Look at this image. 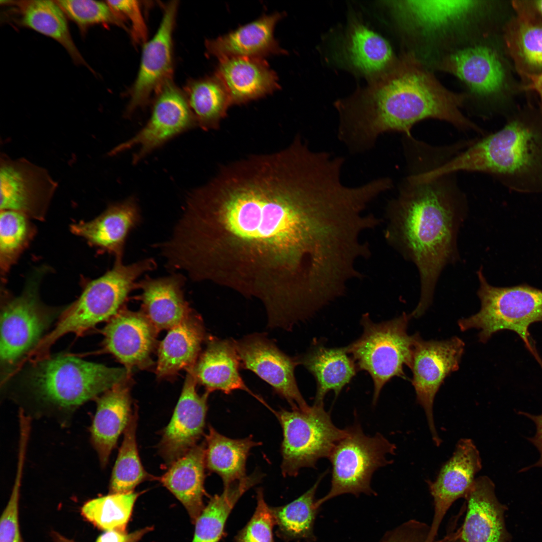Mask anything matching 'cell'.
Listing matches in <instances>:
<instances>
[{
    "instance_id": "obj_1",
    "label": "cell",
    "mask_w": 542,
    "mask_h": 542,
    "mask_svg": "<svg viewBox=\"0 0 542 542\" xmlns=\"http://www.w3.org/2000/svg\"><path fill=\"white\" fill-rule=\"evenodd\" d=\"M355 227L335 169L290 145L223 166L190 192L174 246L193 281L257 298L268 317L281 319L318 305L336 286Z\"/></svg>"
},
{
    "instance_id": "obj_2",
    "label": "cell",
    "mask_w": 542,
    "mask_h": 542,
    "mask_svg": "<svg viewBox=\"0 0 542 542\" xmlns=\"http://www.w3.org/2000/svg\"><path fill=\"white\" fill-rule=\"evenodd\" d=\"M464 99L408 55L382 72L363 92L342 101L339 134L350 150L359 153L373 148L384 133L398 132L411 137L414 125L428 118L478 131L461 110Z\"/></svg>"
},
{
    "instance_id": "obj_3",
    "label": "cell",
    "mask_w": 542,
    "mask_h": 542,
    "mask_svg": "<svg viewBox=\"0 0 542 542\" xmlns=\"http://www.w3.org/2000/svg\"><path fill=\"white\" fill-rule=\"evenodd\" d=\"M449 175L413 173L387 205L385 238L420 273V300L412 312L416 318L431 304L443 269L458 257L457 237L466 204Z\"/></svg>"
},
{
    "instance_id": "obj_4",
    "label": "cell",
    "mask_w": 542,
    "mask_h": 542,
    "mask_svg": "<svg viewBox=\"0 0 542 542\" xmlns=\"http://www.w3.org/2000/svg\"><path fill=\"white\" fill-rule=\"evenodd\" d=\"M129 373L72 355L46 356L31 359L4 391L32 420L51 419L66 427L80 406L126 380Z\"/></svg>"
},
{
    "instance_id": "obj_5",
    "label": "cell",
    "mask_w": 542,
    "mask_h": 542,
    "mask_svg": "<svg viewBox=\"0 0 542 542\" xmlns=\"http://www.w3.org/2000/svg\"><path fill=\"white\" fill-rule=\"evenodd\" d=\"M459 171L488 173L510 189L542 191V110L510 118L499 131L471 144L433 170L435 176Z\"/></svg>"
},
{
    "instance_id": "obj_6",
    "label": "cell",
    "mask_w": 542,
    "mask_h": 542,
    "mask_svg": "<svg viewBox=\"0 0 542 542\" xmlns=\"http://www.w3.org/2000/svg\"><path fill=\"white\" fill-rule=\"evenodd\" d=\"M156 265L152 258L129 264L115 261L111 269L88 284L78 299L62 311L55 327L40 341L34 354L45 356L63 336L69 333L80 335L109 320L120 310L129 293L137 288V280L153 270Z\"/></svg>"
},
{
    "instance_id": "obj_7",
    "label": "cell",
    "mask_w": 542,
    "mask_h": 542,
    "mask_svg": "<svg viewBox=\"0 0 542 542\" xmlns=\"http://www.w3.org/2000/svg\"><path fill=\"white\" fill-rule=\"evenodd\" d=\"M477 274L481 308L477 313L458 321L460 329L479 330V341L483 343L497 332L511 331L529 350L534 343L529 328L533 323L542 322V290L526 284L496 287L488 283L482 269Z\"/></svg>"
},
{
    "instance_id": "obj_8",
    "label": "cell",
    "mask_w": 542,
    "mask_h": 542,
    "mask_svg": "<svg viewBox=\"0 0 542 542\" xmlns=\"http://www.w3.org/2000/svg\"><path fill=\"white\" fill-rule=\"evenodd\" d=\"M410 315L403 313L398 317L374 323L367 314L361 318L363 332L346 348L358 370L370 376L373 383L372 402L375 404L383 386L393 377L404 379L403 366L411 368L417 334L407 332Z\"/></svg>"
},
{
    "instance_id": "obj_9",
    "label": "cell",
    "mask_w": 542,
    "mask_h": 542,
    "mask_svg": "<svg viewBox=\"0 0 542 542\" xmlns=\"http://www.w3.org/2000/svg\"><path fill=\"white\" fill-rule=\"evenodd\" d=\"M40 273H36L31 278L20 295L4 298L0 317V362L4 382L28 358L60 313L40 300Z\"/></svg>"
},
{
    "instance_id": "obj_10",
    "label": "cell",
    "mask_w": 542,
    "mask_h": 542,
    "mask_svg": "<svg viewBox=\"0 0 542 542\" xmlns=\"http://www.w3.org/2000/svg\"><path fill=\"white\" fill-rule=\"evenodd\" d=\"M345 429L344 436L332 450L328 459L332 465L331 487L316 500L318 508L325 502L344 494L375 495L371 487L373 473L392 462L387 456L393 455L395 445L380 433L366 435L358 424Z\"/></svg>"
},
{
    "instance_id": "obj_11",
    "label": "cell",
    "mask_w": 542,
    "mask_h": 542,
    "mask_svg": "<svg viewBox=\"0 0 542 542\" xmlns=\"http://www.w3.org/2000/svg\"><path fill=\"white\" fill-rule=\"evenodd\" d=\"M274 413L283 432L281 469L285 477L296 476L301 468H314L319 460L328 458L345 433L333 424L324 404Z\"/></svg>"
},
{
    "instance_id": "obj_12",
    "label": "cell",
    "mask_w": 542,
    "mask_h": 542,
    "mask_svg": "<svg viewBox=\"0 0 542 542\" xmlns=\"http://www.w3.org/2000/svg\"><path fill=\"white\" fill-rule=\"evenodd\" d=\"M465 343L460 338L425 341L419 333L415 341L411 380L418 403L426 416L432 439L436 446L441 443L435 426L433 405L435 395L445 378L458 370Z\"/></svg>"
},
{
    "instance_id": "obj_13",
    "label": "cell",
    "mask_w": 542,
    "mask_h": 542,
    "mask_svg": "<svg viewBox=\"0 0 542 542\" xmlns=\"http://www.w3.org/2000/svg\"><path fill=\"white\" fill-rule=\"evenodd\" d=\"M0 209L21 212L43 220L58 184L45 168L24 158L5 154L0 161Z\"/></svg>"
},
{
    "instance_id": "obj_14",
    "label": "cell",
    "mask_w": 542,
    "mask_h": 542,
    "mask_svg": "<svg viewBox=\"0 0 542 542\" xmlns=\"http://www.w3.org/2000/svg\"><path fill=\"white\" fill-rule=\"evenodd\" d=\"M155 94L147 124L133 137L113 148L109 155H116L138 147L132 158L133 163L137 164L169 140L197 126L185 93L172 80L166 83Z\"/></svg>"
},
{
    "instance_id": "obj_15",
    "label": "cell",
    "mask_w": 542,
    "mask_h": 542,
    "mask_svg": "<svg viewBox=\"0 0 542 542\" xmlns=\"http://www.w3.org/2000/svg\"><path fill=\"white\" fill-rule=\"evenodd\" d=\"M241 365L254 373L284 398L292 410H307L309 406L302 395L296 380L298 357L282 352L264 334L254 333L234 340Z\"/></svg>"
},
{
    "instance_id": "obj_16",
    "label": "cell",
    "mask_w": 542,
    "mask_h": 542,
    "mask_svg": "<svg viewBox=\"0 0 542 542\" xmlns=\"http://www.w3.org/2000/svg\"><path fill=\"white\" fill-rule=\"evenodd\" d=\"M177 8V1L166 5L157 31L145 43L139 70L130 92L125 112L127 116L145 106L153 93L172 80V36Z\"/></svg>"
},
{
    "instance_id": "obj_17",
    "label": "cell",
    "mask_w": 542,
    "mask_h": 542,
    "mask_svg": "<svg viewBox=\"0 0 542 542\" xmlns=\"http://www.w3.org/2000/svg\"><path fill=\"white\" fill-rule=\"evenodd\" d=\"M482 466L480 453L474 443L470 439H461L452 456L441 467L436 479L427 481L434 503L430 542H435L441 524L449 509L457 500L465 498Z\"/></svg>"
},
{
    "instance_id": "obj_18",
    "label": "cell",
    "mask_w": 542,
    "mask_h": 542,
    "mask_svg": "<svg viewBox=\"0 0 542 542\" xmlns=\"http://www.w3.org/2000/svg\"><path fill=\"white\" fill-rule=\"evenodd\" d=\"M197 383L188 371L172 419L163 431L159 450L166 465L169 466L196 445L203 433L209 393L199 395Z\"/></svg>"
},
{
    "instance_id": "obj_19",
    "label": "cell",
    "mask_w": 542,
    "mask_h": 542,
    "mask_svg": "<svg viewBox=\"0 0 542 542\" xmlns=\"http://www.w3.org/2000/svg\"><path fill=\"white\" fill-rule=\"evenodd\" d=\"M439 67L456 76L473 93L482 97L498 94L506 84L502 58L488 45H474L455 50L444 57Z\"/></svg>"
},
{
    "instance_id": "obj_20",
    "label": "cell",
    "mask_w": 542,
    "mask_h": 542,
    "mask_svg": "<svg viewBox=\"0 0 542 542\" xmlns=\"http://www.w3.org/2000/svg\"><path fill=\"white\" fill-rule=\"evenodd\" d=\"M465 499L467 512L459 530L463 542H511L505 519L507 506L497 498L490 478H476Z\"/></svg>"
},
{
    "instance_id": "obj_21",
    "label": "cell",
    "mask_w": 542,
    "mask_h": 542,
    "mask_svg": "<svg viewBox=\"0 0 542 542\" xmlns=\"http://www.w3.org/2000/svg\"><path fill=\"white\" fill-rule=\"evenodd\" d=\"M140 221V210L137 201L130 197L109 205L91 220L72 224L70 229L89 245L113 255L115 261H122L126 239Z\"/></svg>"
},
{
    "instance_id": "obj_22",
    "label": "cell",
    "mask_w": 542,
    "mask_h": 542,
    "mask_svg": "<svg viewBox=\"0 0 542 542\" xmlns=\"http://www.w3.org/2000/svg\"><path fill=\"white\" fill-rule=\"evenodd\" d=\"M156 332L142 312L120 310L103 330L105 349L130 372L149 361Z\"/></svg>"
},
{
    "instance_id": "obj_23",
    "label": "cell",
    "mask_w": 542,
    "mask_h": 542,
    "mask_svg": "<svg viewBox=\"0 0 542 542\" xmlns=\"http://www.w3.org/2000/svg\"><path fill=\"white\" fill-rule=\"evenodd\" d=\"M284 16L279 12L264 15L227 34L207 40V53L219 60L237 57L263 58L285 54L274 34L276 24Z\"/></svg>"
},
{
    "instance_id": "obj_24",
    "label": "cell",
    "mask_w": 542,
    "mask_h": 542,
    "mask_svg": "<svg viewBox=\"0 0 542 542\" xmlns=\"http://www.w3.org/2000/svg\"><path fill=\"white\" fill-rule=\"evenodd\" d=\"M478 1H396L391 4L404 26L421 34L442 31L468 20L487 5Z\"/></svg>"
},
{
    "instance_id": "obj_25",
    "label": "cell",
    "mask_w": 542,
    "mask_h": 542,
    "mask_svg": "<svg viewBox=\"0 0 542 542\" xmlns=\"http://www.w3.org/2000/svg\"><path fill=\"white\" fill-rule=\"evenodd\" d=\"M215 74L225 86L231 105L260 98L280 88L276 73L263 58L220 59Z\"/></svg>"
},
{
    "instance_id": "obj_26",
    "label": "cell",
    "mask_w": 542,
    "mask_h": 542,
    "mask_svg": "<svg viewBox=\"0 0 542 542\" xmlns=\"http://www.w3.org/2000/svg\"><path fill=\"white\" fill-rule=\"evenodd\" d=\"M95 400L96 410L91 427L90 439L100 466L104 468L132 414L129 386L126 380L122 381Z\"/></svg>"
},
{
    "instance_id": "obj_27",
    "label": "cell",
    "mask_w": 542,
    "mask_h": 542,
    "mask_svg": "<svg viewBox=\"0 0 542 542\" xmlns=\"http://www.w3.org/2000/svg\"><path fill=\"white\" fill-rule=\"evenodd\" d=\"M184 277L181 274L138 282L141 290L142 313L156 331L170 329L191 313L183 294Z\"/></svg>"
},
{
    "instance_id": "obj_28",
    "label": "cell",
    "mask_w": 542,
    "mask_h": 542,
    "mask_svg": "<svg viewBox=\"0 0 542 542\" xmlns=\"http://www.w3.org/2000/svg\"><path fill=\"white\" fill-rule=\"evenodd\" d=\"M240 363L234 340L212 338L188 371L209 393L220 390L230 394L235 390H243L264 403L246 386L239 372Z\"/></svg>"
},
{
    "instance_id": "obj_29",
    "label": "cell",
    "mask_w": 542,
    "mask_h": 542,
    "mask_svg": "<svg viewBox=\"0 0 542 542\" xmlns=\"http://www.w3.org/2000/svg\"><path fill=\"white\" fill-rule=\"evenodd\" d=\"M321 340L314 341L307 351L298 357L303 365L314 377L316 393L314 404H323L327 393L334 392L337 397L358 371L346 346L329 348Z\"/></svg>"
},
{
    "instance_id": "obj_30",
    "label": "cell",
    "mask_w": 542,
    "mask_h": 542,
    "mask_svg": "<svg viewBox=\"0 0 542 542\" xmlns=\"http://www.w3.org/2000/svg\"><path fill=\"white\" fill-rule=\"evenodd\" d=\"M205 444L196 445L169 466L161 482L183 504L193 523L205 506Z\"/></svg>"
},
{
    "instance_id": "obj_31",
    "label": "cell",
    "mask_w": 542,
    "mask_h": 542,
    "mask_svg": "<svg viewBox=\"0 0 542 542\" xmlns=\"http://www.w3.org/2000/svg\"><path fill=\"white\" fill-rule=\"evenodd\" d=\"M204 339L202 322L192 313L170 329L158 348V376L166 377L182 369L192 368L200 356Z\"/></svg>"
},
{
    "instance_id": "obj_32",
    "label": "cell",
    "mask_w": 542,
    "mask_h": 542,
    "mask_svg": "<svg viewBox=\"0 0 542 542\" xmlns=\"http://www.w3.org/2000/svg\"><path fill=\"white\" fill-rule=\"evenodd\" d=\"M14 2L17 6L18 21L21 25L56 41L66 50L75 63L90 68L76 47L69 30L66 15L56 1Z\"/></svg>"
},
{
    "instance_id": "obj_33",
    "label": "cell",
    "mask_w": 542,
    "mask_h": 542,
    "mask_svg": "<svg viewBox=\"0 0 542 542\" xmlns=\"http://www.w3.org/2000/svg\"><path fill=\"white\" fill-rule=\"evenodd\" d=\"M205 444L206 467L219 475L226 487L246 476L245 464L249 452L260 443L254 441L251 437L232 439L209 426Z\"/></svg>"
},
{
    "instance_id": "obj_34",
    "label": "cell",
    "mask_w": 542,
    "mask_h": 542,
    "mask_svg": "<svg viewBox=\"0 0 542 542\" xmlns=\"http://www.w3.org/2000/svg\"><path fill=\"white\" fill-rule=\"evenodd\" d=\"M261 478V474L255 472L224 487L221 494L211 497L195 522L192 542H219L232 509L242 495Z\"/></svg>"
},
{
    "instance_id": "obj_35",
    "label": "cell",
    "mask_w": 542,
    "mask_h": 542,
    "mask_svg": "<svg viewBox=\"0 0 542 542\" xmlns=\"http://www.w3.org/2000/svg\"><path fill=\"white\" fill-rule=\"evenodd\" d=\"M504 40L522 76L542 73V21L517 16L506 26Z\"/></svg>"
},
{
    "instance_id": "obj_36",
    "label": "cell",
    "mask_w": 542,
    "mask_h": 542,
    "mask_svg": "<svg viewBox=\"0 0 542 542\" xmlns=\"http://www.w3.org/2000/svg\"><path fill=\"white\" fill-rule=\"evenodd\" d=\"M184 93L197 126L204 130L218 128L231 106L228 92L220 79L214 74L190 81Z\"/></svg>"
},
{
    "instance_id": "obj_37",
    "label": "cell",
    "mask_w": 542,
    "mask_h": 542,
    "mask_svg": "<svg viewBox=\"0 0 542 542\" xmlns=\"http://www.w3.org/2000/svg\"><path fill=\"white\" fill-rule=\"evenodd\" d=\"M324 475H321L309 489L291 502L281 506H270L278 527L276 534L280 538L286 541L316 540L314 527L319 508L316 505L315 493Z\"/></svg>"
},
{
    "instance_id": "obj_38",
    "label": "cell",
    "mask_w": 542,
    "mask_h": 542,
    "mask_svg": "<svg viewBox=\"0 0 542 542\" xmlns=\"http://www.w3.org/2000/svg\"><path fill=\"white\" fill-rule=\"evenodd\" d=\"M347 49L353 66L365 74H380L394 62L386 40L362 24H355L350 29Z\"/></svg>"
},
{
    "instance_id": "obj_39",
    "label": "cell",
    "mask_w": 542,
    "mask_h": 542,
    "mask_svg": "<svg viewBox=\"0 0 542 542\" xmlns=\"http://www.w3.org/2000/svg\"><path fill=\"white\" fill-rule=\"evenodd\" d=\"M137 410L132 412L123 432V441L112 471L110 494L131 492L142 482L159 479L146 472L139 457L136 440Z\"/></svg>"
},
{
    "instance_id": "obj_40",
    "label": "cell",
    "mask_w": 542,
    "mask_h": 542,
    "mask_svg": "<svg viewBox=\"0 0 542 542\" xmlns=\"http://www.w3.org/2000/svg\"><path fill=\"white\" fill-rule=\"evenodd\" d=\"M0 213V268L5 277L30 244L36 228L21 212L3 210Z\"/></svg>"
},
{
    "instance_id": "obj_41",
    "label": "cell",
    "mask_w": 542,
    "mask_h": 542,
    "mask_svg": "<svg viewBox=\"0 0 542 542\" xmlns=\"http://www.w3.org/2000/svg\"><path fill=\"white\" fill-rule=\"evenodd\" d=\"M139 494H109L90 500L81 508L82 515L98 527L124 532Z\"/></svg>"
},
{
    "instance_id": "obj_42",
    "label": "cell",
    "mask_w": 542,
    "mask_h": 542,
    "mask_svg": "<svg viewBox=\"0 0 542 542\" xmlns=\"http://www.w3.org/2000/svg\"><path fill=\"white\" fill-rule=\"evenodd\" d=\"M63 12L81 29L98 24L114 25L126 28L122 20L106 2L87 0L56 1Z\"/></svg>"
},
{
    "instance_id": "obj_43",
    "label": "cell",
    "mask_w": 542,
    "mask_h": 542,
    "mask_svg": "<svg viewBox=\"0 0 542 542\" xmlns=\"http://www.w3.org/2000/svg\"><path fill=\"white\" fill-rule=\"evenodd\" d=\"M27 449H18L16 477L8 502L0 519V542H24L19 522V502Z\"/></svg>"
},
{
    "instance_id": "obj_44",
    "label": "cell",
    "mask_w": 542,
    "mask_h": 542,
    "mask_svg": "<svg viewBox=\"0 0 542 542\" xmlns=\"http://www.w3.org/2000/svg\"><path fill=\"white\" fill-rule=\"evenodd\" d=\"M256 499L257 505L252 516L238 532L235 542H275L273 532L275 521L261 488L257 490Z\"/></svg>"
},
{
    "instance_id": "obj_45",
    "label": "cell",
    "mask_w": 542,
    "mask_h": 542,
    "mask_svg": "<svg viewBox=\"0 0 542 542\" xmlns=\"http://www.w3.org/2000/svg\"><path fill=\"white\" fill-rule=\"evenodd\" d=\"M106 2L122 21L124 19L129 21L133 40L138 43H145L147 28L138 2L127 0Z\"/></svg>"
},
{
    "instance_id": "obj_46",
    "label": "cell",
    "mask_w": 542,
    "mask_h": 542,
    "mask_svg": "<svg viewBox=\"0 0 542 542\" xmlns=\"http://www.w3.org/2000/svg\"><path fill=\"white\" fill-rule=\"evenodd\" d=\"M430 525L412 519L387 531L380 542H430Z\"/></svg>"
},
{
    "instance_id": "obj_47",
    "label": "cell",
    "mask_w": 542,
    "mask_h": 542,
    "mask_svg": "<svg viewBox=\"0 0 542 542\" xmlns=\"http://www.w3.org/2000/svg\"><path fill=\"white\" fill-rule=\"evenodd\" d=\"M533 356L542 369V358L538 353H534ZM518 414L527 417L534 423L536 428L535 434L533 437L527 439L536 447L539 454V458L535 464L523 470L526 471L528 469L535 467L542 468V414L536 415L521 411L518 412Z\"/></svg>"
},
{
    "instance_id": "obj_48",
    "label": "cell",
    "mask_w": 542,
    "mask_h": 542,
    "mask_svg": "<svg viewBox=\"0 0 542 542\" xmlns=\"http://www.w3.org/2000/svg\"><path fill=\"white\" fill-rule=\"evenodd\" d=\"M512 5L517 16L542 21V0L513 1Z\"/></svg>"
},
{
    "instance_id": "obj_49",
    "label": "cell",
    "mask_w": 542,
    "mask_h": 542,
    "mask_svg": "<svg viewBox=\"0 0 542 542\" xmlns=\"http://www.w3.org/2000/svg\"><path fill=\"white\" fill-rule=\"evenodd\" d=\"M148 530L144 529L128 534L116 530H105L96 542H137Z\"/></svg>"
},
{
    "instance_id": "obj_50",
    "label": "cell",
    "mask_w": 542,
    "mask_h": 542,
    "mask_svg": "<svg viewBox=\"0 0 542 542\" xmlns=\"http://www.w3.org/2000/svg\"><path fill=\"white\" fill-rule=\"evenodd\" d=\"M526 78V83L523 87L525 90L536 92L539 98L540 109L542 110V73L537 75L523 76Z\"/></svg>"
},
{
    "instance_id": "obj_51",
    "label": "cell",
    "mask_w": 542,
    "mask_h": 542,
    "mask_svg": "<svg viewBox=\"0 0 542 542\" xmlns=\"http://www.w3.org/2000/svg\"><path fill=\"white\" fill-rule=\"evenodd\" d=\"M52 537L53 538V542H75L73 540L68 539L56 531L52 532Z\"/></svg>"
},
{
    "instance_id": "obj_52",
    "label": "cell",
    "mask_w": 542,
    "mask_h": 542,
    "mask_svg": "<svg viewBox=\"0 0 542 542\" xmlns=\"http://www.w3.org/2000/svg\"><path fill=\"white\" fill-rule=\"evenodd\" d=\"M454 542H463L460 537V534L459 533L458 537L456 539Z\"/></svg>"
}]
</instances>
